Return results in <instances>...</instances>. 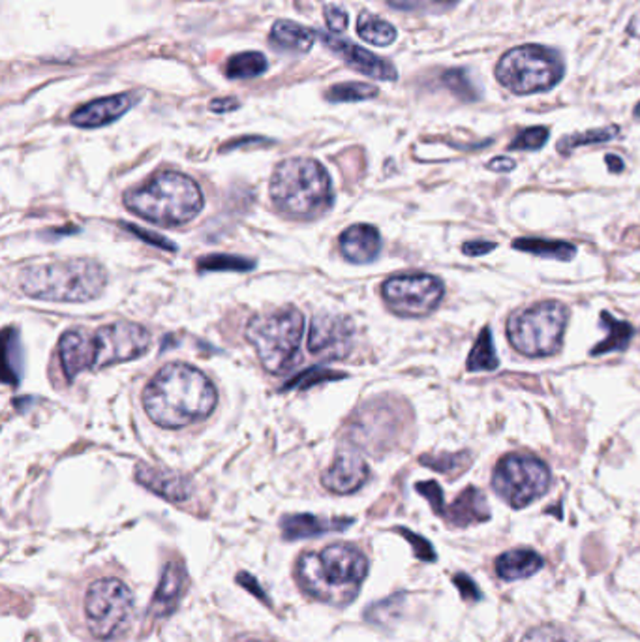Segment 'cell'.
<instances>
[{
	"label": "cell",
	"instance_id": "1",
	"mask_svg": "<svg viewBox=\"0 0 640 642\" xmlns=\"http://www.w3.org/2000/svg\"><path fill=\"white\" fill-rule=\"evenodd\" d=\"M218 404L217 387L196 367L172 363L160 368L144 391V408L162 428H184L205 421Z\"/></svg>",
	"mask_w": 640,
	"mask_h": 642
},
{
	"label": "cell",
	"instance_id": "2",
	"mask_svg": "<svg viewBox=\"0 0 640 642\" xmlns=\"http://www.w3.org/2000/svg\"><path fill=\"white\" fill-rule=\"evenodd\" d=\"M366 573L365 554L346 543L306 553L297 562V581L306 596L335 607L349 605L359 596Z\"/></svg>",
	"mask_w": 640,
	"mask_h": 642
},
{
	"label": "cell",
	"instance_id": "3",
	"mask_svg": "<svg viewBox=\"0 0 640 642\" xmlns=\"http://www.w3.org/2000/svg\"><path fill=\"white\" fill-rule=\"evenodd\" d=\"M125 205L151 224L179 228L198 217L205 198L192 177L179 172H160L145 184L128 190Z\"/></svg>",
	"mask_w": 640,
	"mask_h": 642
},
{
	"label": "cell",
	"instance_id": "4",
	"mask_svg": "<svg viewBox=\"0 0 640 642\" xmlns=\"http://www.w3.org/2000/svg\"><path fill=\"white\" fill-rule=\"evenodd\" d=\"M17 282L21 292L36 301L88 302L104 293L107 276L98 261L62 259L29 265Z\"/></svg>",
	"mask_w": 640,
	"mask_h": 642
},
{
	"label": "cell",
	"instance_id": "5",
	"mask_svg": "<svg viewBox=\"0 0 640 642\" xmlns=\"http://www.w3.org/2000/svg\"><path fill=\"white\" fill-rule=\"evenodd\" d=\"M274 207L292 219L312 220L333 205V184L314 158H288L276 165L269 186Z\"/></svg>",
	"mask_w": 640,
	"mask_h": 642
},
{
	"label": "cell",
	"instance_id": "6",
	"mask_svg": "<svg viewBox=\"0 0 640 642\" xmlns=\"http://www.w3.org/2000/svg\"><path fill=\"white\" fill-rule=\"evenodd\" d=\"M302 329V314L297 308L288 306L252 318L245 329V337L267 372L283 374L299 359Z\"/></svg>",
	"mask_w": 640,
	"mask_h": 642
},
{
	"label": "cell",
	"instance_id": "7",
	"mask_svg": "<svg viewBox=\"0 0 640 642\" xmlns=\"http://www.w3.org/2000/svg\"><path fill=\"white\" fill-rule=\"evenodd\" d=\"M569 311L560 301H544L513 314L507 321L511 346L526 357H549L561 349Z\"/></svg>",
	"mask_w": 640,
	"mask_h": 642
},
{
	"label": "cell",
	"instance_id": "8",
	"mask_svg": "<svg viewBox=\"0 0 640 642\" xmlns=\"http://www.w3.org/2000/svg\"><path fill=\"white\" fill-rule=\"evenodd\" d=\"M563 78V62L544 45H518L496 64V79L515 94L544 92Z\"/></svg>",
	"mask_w": 640,
	"mask_h": 642
},
{
	"label": "cell",
	"instance_id": "9",
	"mask_svg": "<svg viewBox=\"0 0 640 642\" xmlns=\"http://www.w3.org/2000/svg\"><path fill=\"white\" fill-rule=\"evenodd\" d=\"M134 610V593L118 579H102L90 584L85 598V618L90 633L107 640L121 635Z\"/></svg>",
	"mask_w": 640,
	"mask_h": 642
},
{
	"label": "cell",
	"instance_id": "10",
	"mask_svg": "<svg viewBox=\"0 0 640 642\" xmlns=\"http://www.w3.org/2000/svg\"><path fill=\"white\" fill-rule=\"evenodd\" d=\"M492 487L511 507L523 509L547 494L551 487V470L535 457L509 455L497 462Z\"/></svg>",
	"mask_w": 640,
	"mask_h": 642
},
{
	"label": "cell",
	"instance_id": "11",
	"mask_svg": "<svg viewBox=\"0 0 640 642\" xmlns=\"http://www.w3.org/2000/svg\"><path fill=\"white\" fill-rule=\"evenodd\" d=\"M382 297L396 316L424 318L441 302L443 282L424 273L398 274L384 282Z\"/></svg>",
	"mask_w": 640,
	"mask_h": 642
},
{
	"label": "cell",
	"instance_id": "12",
	"mask_svg": "<svg viewBox=\"0 0 640 642\" xmlns=\"http://www.w3.org/2000/svg\"><path fill=\"white\" fill-rule=\"evenodd\" d=\"M151 332L139 323L113 321L94 332L97 368L134 361L151 348Z\"/></svg>",
	"mask_w": 640,
	"mask_h": 642
},
{
	"label": "cell",
	"instance_id": "13",
	"mask_svg": "<svg viewBox=\"0 0 640 642\" xmlns=\"http://www.w3.org/2000/svg\"><path fill=\"white\" fill-rule=\"evenodd\" d=\"M353 323L346 316H314L308 332V351L321 359H344L353 346Z\"/></svg>",
	"mask_w": 640,
	"mask_h": 642
},
{
	"label": "cell",
	"instance_id": "14",
	"mask_svg": "<svg viewBox=\"0 0 640 642\" xmlns=\"http://www.w3.org/2000/svg\"><path fill=\"white\" fill-rule=\"evenodd\" d=\"M320 38L323 40V43L329 47L330 51H335L339 57H342V60L349 68L361 71V74L374 78V79H382V81H396L398 79V71L393 62L374 55L372 51L365 50V47L355 45L353 42H348V40H340L337 36H329L325 33H320Z\"/></svg>",
	"mask_w": 640,
	"mask_h": 642
},
{
	"label": "cell",
	"instance_id": "15",
	"mask_svg": "<svg viewBox=\"0 0 640 642\" xmlns=\"http://www.w3.org/2000/svg\"><path fill=\"white\" fill-rule=\"evenodd\" d=\"M59 357L66 379H72L85 370L97 368V346L94 335L83 329H70L60 337Z\"/></svg>",
	"mask_w": 640,
	"mask_h": 642
},
{
	"label": "cell",
	"instance_id": "16",
	"mask_svg": "<svg viewBox=\"0 0 640 642\" xmlns=\"http://www.w3.org/2000/svg\"><path fill=\"white\" fill-rule=\"evenodd\" d=\"M368 475L370 470L365 459L346 451L323 471L321 485L333 494H353L366 483Z\"/></svg>",
	"mask_w": 640,
	"mask_h": 642
},
{
	"label": "cell",
	"instance_id": "17",
	"mask_svg": "<svg viewBox=\"0 0 640 642\" xmlns=\"http://www.w3.org/2000/svg\"><path fill=\"white\" fill-rule=\"evenodd\" d=\"M134 106V94H113V97L92 100L70 116V123L79 128H100L115 123L116 118L126 115Z\"/></svg>",
	"mask_w": 640,
	"mask_h": 642
},
{
	"label": "cell",
	"instance_id": "18",
	"mask_svg": "<svg viewBox=\"0 0 640 642\" xmlns=\"http://www.w3.org/2000/svg\"><path fill=\"white\" fill-rule=\"evenodd\" d=\"M135 479L151 492L162 496L173 504H182L192 496V481L186 475H181L172 470H158L151 466H137Z\"/></svg>",
	"mask_w": 640,
	"mask_h": 642
},
{
	"label": "cell",
	"instance_id": "19",
	"mask_svg": "<svg viewBox=\"0 0 640 642\" xmlns=\"http://www.w3.org/2000/svg\"><path fill=\"white\" fill-rule=\"evenodd\" d=\"M340 252L351 264H370L382 250V237L374 226L355 224L340 235Z\"/></svg>",
	"mask_w": 640,
	"mask_h": 642
},
{
	"label": "cell",
	"instance_id": "20",
	"mask_svg": "<svg viewBox=\"0 0 640 642\" xmlns=\"http://www.w3.org/2000/svg\"><path fill=\"white\" fill-rule=\"evenodd\" d=\"M186 571L181 563L172 562L165 565L160 584L154 591L153 603L149 607V614H153L154 618L172 616L179 607V601L186 590Z\"/></svg>",
	"mask_w": 640,
	"mask_h": 642
},
{
	"label": "cell",
	"instance_id": "21",
	"mask_svg": "<svg viewBox=\"0 0 640 642\" xmlns=\"http://www.w3.org/2000/svg\"><path fill=\"white\" fill-rule=\"evenodd\" d=\"M351 520L344 518H321L314 515H288L280 522L282 535L288 541L302 539V537H314L323 535L329 532L344 530Z\"/></svg>",
	"mask_w": 640,
	"mask_h": 642
},
{
	"label": "cell",
	"instance_id": "22",
	"mask_svg": "<svg viewBox=\"0 0 640 642\" xmlns=\"http://www.w3.org/2000/svg\"><path fill=\"white\" fill-rule=\"evenodd\" d=\"M443 516L455 526H469L478 525V522H485L490 518L487 498L479 488L468 487L455 499V504L445 509Z\"/></svg>",
	"mask_w": 640,
	"mask_h": 642
},
{
	"label": "cell",
	"instance_id": "23",
	"mask_svg": "<svg viewBox=\"0 0 640 642\" xmlns=\"http://www.w3.org/2000/svg\"><path fill=\"white\" fill-rule=\"evenodd\" d=\"M320 33L302 27L299 23L280 19L276 21L271 29V42L283 51H293V53H306L312 50V45Z\"/></svg>",
	"mask_w": 640,
	"mask_h": 642
},
{
	"label": "cell",
	"instance_id": "24",
	"mask_svg": "<svg viewBox=\"0 0 640 642\" xmlns=\"http://www.w3.org/2000/svg\"><path fill=\"white\" fill-rule=\"evenodd\" d=\"M543 558L530 549H515L496 560V573L504 581H520L535 575L543 567Z\"/></svg>",
	"mask_w": 640,
	"mask_h": 642
},
{
	"label": "cell",
	"instance_id": "25",
	"mask_svg": "<svg viewBox=\"0 0 640 642\" xmlns=\"http://www.w3.org/2000/svg\"><path fill=\"white\" fill-rule=\"evenodd\" d=\"M601 325L608 330V335L603 342L591 348L589 355L598 357V355L610 353V351H626L631 339H633V332H635L633 327L627 321H618L608 312L601 314Z\"/></svg>",
	"mask_w": 640,
	"mask_h": 642
},
{
	"label": "cell",
	"instance_id": "26",
	"mask_svg": "<svg viewBox=\"0 0 640 642\" xmlns=\"http://www.w3.org/2000/svg\"><path fill=\"white\" fill-rule=\"evenodd\" d=\"M269 62L264 53L259 51H243L233 55L226 64V76L229 79H252L265 74Z\"/></svg>",
	"mask_w": 640,
	"mask_h": 642
},
{
	"label": "cell",
	"instance_id": "27",
	"mask_svg": "<svg viewBox=\"0 0 640 642\" xmlns=\"http://www.w3.org/2000/svg\"><path fill=\"white\" fill-rule=\"evenodd\" d=\"M513 248L539 256V257L558 259V261H571L577 256V248L571 243H563V241L516 239V241H513Z\"/></svg>",
	"mask_w": 640,
	"mask_h": 642
},
{
	"label": "cell",
	"instance_id": "28",
	"mask_svg": "<svg viewBox=\"0 0 640 642\" xmlns=\"http://www.w3.org/2000/svg\"><path fill=\"white\" fill-rule=\"evenodd\" d=\"M357 34L374 45L385 47L391 45L396 40V29L387 23L385 19L372 15V14H361L357 19Z\"/></svg>",
	"mask_w": 640,
	"mask_h": 642
},
{
	"label": "cell",
	"instance_id": "29",
	"mask_svg": "<svg viewBox=\"0 0 640 642\" xmlns=\"http://www.w3.org/2000/svg\"><path fill=\"white\" fill-rule=\"evenodd\" d=\"M500 365L497 359L496 349H494V340H492V330L490 327H485L481 330V335L478 337V342L473 344L469 355H468V370L469 372H483V370H496Z\"/></svg>",
	"mask_w": 640,
	"mask_h": 642
},
{
	"label": "cell",
	"instance_id": "30",
	"mask_svg": "<svg viewBox=\"0 0 640 642\" xmlns=\"http://www.w3.org/2000/svg\"><path fill=\"white\" fill-rule=\"evenodd\" d=\"M377 97V88L368 85V83H359V81H348V83H339L333 85L327 94L325 98L329 102H361V100H370Z\"/></svg>",
	"mask_w": 640,
	"mask_h": 642
},
{
	"label": "cell",
	"instance_id": "31",
	"mask_svg": "<svg viewBox=\"0 0 640 642\" xmlns=\"http://www.w3.org/2000/svg\"><path fill=\"white\" fill-rule=\"evenodd\" d=\"M618 134H620L618 126H605V128H596V130H588V132H580V134H571V135L560 139L558 151L561 154H569V153H573L579 147L591 145V143L610 141Z\"/></svg>",
	"mask_w": 640,
	"mask_h": 642
},
{
	"label": "cell",
	"instance_id": "32",
	"mask_svg": "<svg viewBox=\"0 0 640 642\" xmlns=\"http://www.w3.org/2000/svg\"><path fill=\"white\" fill-rule=\"evenodd\" d=\"M441 83L449 90H451L453 94H457L460 100L471 102V100L479 98V92L476 90V87H473V83L469 81L466 70H447L445 74L441 76Z\"/></svg>",
	"mask_w": 640,
	"mask_h": 642
},
{
	"label": "cell",
	"instance_id": "33",
	"mask_svg": "<svg viewBox=\"0 0 640 642\" xmlns=\"http://www.w3.org/2000/svg\"><path fill=\"white\" fill-rule=\"evenodd\" d=\"M549 141V128L533 126L520 132L513 141L509 149L511 151H539L544 147V143Z\"/></svg>",
	"mask_w": 640,
	"mask_h": 642
},
{
	"label": "cell",
	"instance_id": "34",
	"mask_svg": "<svg viewBox=\"0 0 640 642\" xmlns=\"http://www.w3.org/2000/svg\"><path fill=\"white\" fill-rule=\"evenodd\" d=\"M520 642H580L575 633L560 626H541L528 631Z\"/></svg>",
	"mask_w": 640,
	"mask_h": 642
},
{
	"label": "cell",
	"instance_id": "35",
	"mask_svg": "<svg viewBox=\"0 0 640 642\" xmlns=\"http://www.w3.org/2000/svg\"><path fill=\"white\" fill-rule=\"evenodd\" d=\"M421 462L441 471V473H453V471L462 473L471 464V457L468 453L445 455V457H438V459H421Z\"/></svg>",
	"mask_w": 640,
	"mask_h": 642
},
{
	"label": "cell",
	"instance_id": "36",
	"mask_svg": "<svg viewBox=\"0 0 640 642\" xmlns=\"http://www.w3.org/2000/svg\"><path fill=\"white\" fill-rule=\"evenodd\" d=\"M201 269H227V271H248L254 265L250 264L248 259H241V257H233V256H210V257H203L199 261Z\"/></svg>",
	"mask_w": 640,
	"mask_h": 642
},
{
	"label": "cell",
	"instance_id": "37",
	"mask_svg": "<svg viewBox=\"0 0 640 642\" xmlns=\"http://www.w3.org/2000/svg\"><path fill=\"white\" fill-rule=\"evenodd\" d=\"M387 3L404 12H422V10H447L455 6L459 0H387Z\"/></svg>",
	"mask_w": 640,
	"mask_h": 642
},
{
	"label": "cell",
	"instance_id": "38",
	"mask_svg": "<svg viewBox=\"0 0 640 642\" xmlns=\"http://www.w3.org/2000/svg\"><path fill=\"white\" fill-rule=\"evenodd\" d=\"M323 12H325L323 15H325V23H327L329 31H333V33L346 31L349 17H348V12L344 8H340L337 5H327Z\"/></svg>",
	"mask_w": 640,
	"mask_h": 642
},
{
	"label": "cell",
	"instance_id": "39",
	"mask_svg": "<svg viewBox=\"0 0 640 642\" xmlns=\"http://www.w3.org/2000/svg\"><path fill=\"white\" fill-rule=\"evenodd\" d=\"M417 490H419L426 499H429L432 509H434V513H438V515L443 516V513H445V504H443V492H441L440 485L434 483V481L419 483V485H417Z\"/></svg>",
	"mask_w": 640,
	"mask_h": 642
},
{
	"label": "cell",
	"instance_id": "40",
	"mask_svg": "<svg viewBox=\"0 0 640 642\" xmlns=\"http://www.w3.org/2000/svg\"><path fill=\"white\" fill-rule=\"evenodd\" d=\"M400 534L404 535V537H408V541L412 543L417 558H421V560H424V562H434V560H436V553H434L432 544H431L429 541L422 539V537L417 535V534H412L410 530H400Z\"/></svg>",
	"mask_w": 640,
	"mask_h": 642
},
{
	"label": "cell",
	"instance_id": "41",
	"mask_svg": "<svg viewBox=\"0 0 640 642\" xmlns=\"http://www.w3.org/2000/svg\"><path fill=\"white\" fill-rule=\"evenodd\" d=\"M453 581H455V586H457L459 591H460V596H462L466 601H479V600H483L481 590L478 588V584L473 582L466 573L455 575Z\"/></svg>",
	"mask_w": 640,
	"mask_h": 642
},
{
	"label": "cell",
	"instance_id": "42",
	"mask_svg": "<svg viewBox=\"0 0 640 642\" xmlns=\"http://www.w3.org/2000/svg\"><path fill=\"white\" fill-rule=\"evenodd\" d=\"M497 245L496 243H488V241H469L462 247V252L466 256H473V257H478V256H485L488 252H492Z\"/></svg>",
	"mask_w": 640,
	"mask_h": 642
},
{
	"label": "cell",
	"instance_id": "43",
	"mask_svg": "<svg viewBox=\"0 0 640 642\" xmlns=\"http://www.w3.org/2000/svg\"><path fill=\"white\" fill-rule=\"evenodd\" d=\"M515 168H516V162L507 158V156H497V158L488 162V170H492L496 173H509Z\"/></svg>",
	"mask_w": 640,
	"mask_h": 642
},
{
	"label": "cell",
	"instance_id": "44",
	"mask_svg": "<svg viewBox=\"0 0 640 642\" xmlns=\"http://www.w3.org/2000/svg\"><path fill=\"white\" fill-rule=\"evenodd\" d=\"M239 106L241 104L237 98H215L210 102L209 107L215 113H229V111H235Z\"/></svg>",
	"mask_w": 640,
	"mask_h": 642
},
{
	"label": "cell",
	"instance_id": "45",
	"mask_svg": "<svg viewBox=\"0 0 640 642\" xmlns=\"http://www.w3.org/2000/svg\"><path fill=\"white\" fill-rule=\"evenodd\" d=\"M237 581H239L245 588H248V590H252L254 593H257V596L259 598H262V600H265V593L262 591V588H259L257 586V581H254L250 575H246V573H241L239 577H237Z\"/></svg>",
	"mask_w": 640,
	"mask_h": 642
},
{
	"label": "cell",
	"instance_id": "46",
	"mask_svg": "<svg viewBox=\"0 0 640 642\" xmlns=\"http://www.w3.org/2000/svg\"><path fill=\"white\" fill-rule=\"evenodd\" d=\"M605 162H607V165H608V172H612V173L624 172V160L618 158L616 154H608V156L605 158Z\"/></svg>",
	"mask_w": 640,
	"mask_h": 642
},
{
	"label": "cell",
	"instance_id": "47",
	"mask_svg": "<svg viewBox=\"0 0 640 642\" xmlns=\"http://www.w3.org/2000/svg\"><path fill=\"white\" fill-rule=\"evenodd\" d=\"M635 116H638V118H640V104L635 107Z\"/></svg>",
	"mask_w": 640,
	"mask_h": 642
},
{
	"label": "cell",
	"instance_id": "48",
	"mask_svg": "<svg viewBox=\"0 0 640 642\" xmlns=\"http://www.w3.org/2000/svg\"><path fill=\"white\" fill-rule=\"evenodd\" d=\"M255 642H264V640H255Z\"/></svg>",
	"mask_w": 640,
	"mask_h": 642
}]
</instances>
